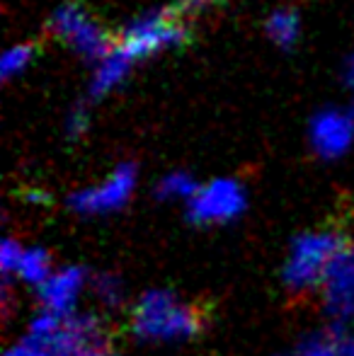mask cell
<instances>
[{"label": "cell", "instance_id": "1", "mask_svg": "<svg viewBox=\"0 0 354 356\" xmlns=\"http://www.w3.org/2000/svg\"><path fill=\"white\" fill-rule=\"evenodd\" d=\"M202 327V313L184 305L170 293H146L134 313V330L146 339H172L192 334Z\"/></svg>", "mask_w": 354, "mask_h": 356}, {"label": "cell", "instance_id": "2", "mask_svg": "<svg viewBox=\"0 0 354 356\" xmlns=\"http://www.w3.org/2000/svg\"><path fill=\"white\" fill-rule=\"evenodd\" d=\"M335 240L330 238H308L298 245L296 254H293V264L289 269V279L298 286H306L316 282L323 274V269L332 262V252H335Z\"/></svg>", "mask_w": 354, "mask_h": 356}, {"label": "cell", "instance_id": "3", "mask_svg": "<svg viewBox=\"0 0 354 356\" xmlns=\"http://www.w3.org/2000/svg\"><path fill=\"white\" fill-rule=\"evenodd\" d=\"M78 286H81V277L76 272H63L58 277L49 279L42 291V298L51 313H66L73 305Z\"/></svg>", "mask_w": 354, "mask_h": 356}, {"label": "cell", "instance_id": "4", "mask_svg": "<svg viewBox=\"0 0 354 356\" xmlns=\"http://www.w3.org/2000/svg\"><path fill=\"white\" fill-rule=\"evenodd\" d=\"M17 269L27 282H44L47 277V259L39 252H27L17 257Z\"/></svg>", "mask_w": 354, "mask_h": 356}, {"label": "cell", "instance_id": "5", "mask_svg": "<svg viewBox=\"0 0 354 356\" xmlns=\"http://www.w3.org/2000/svg\"><path fill=\"white\" fill-rule=\"evenodd\" d=\"M236 209V197H231L228 192H216V197H209L204 199V204L199 207V213L202 216H228Z\"/></svg>", "mask_w": 354, "mask_h": 356}, {"label": "cell", "instance_id": "6", "mask_svg": "<svg viewBox=\"0 0 354 356\" xmlns=\"http://www.w3.org/2000/svg\"><path fill=\"white\" fill-rule=\"evenodd\" d=\"M10 356H56L54 354V349L49 347L44 339L39 337H29L24 344H19V347H15Z\"/></svg>", "mask_w": 354, "mask_h": 356}, {"label": "cell", "instance_id": "7", "mask_svg": "<svg viewBox=\"0 0 354 356\" xmlns=\"http://www.w3.org/2000/svg\"><path fill=\"white\" fill-rule=\"evenodd\" d=\"M218 3V0H182V5L177 8V13L182 15V17H187L189 13H194V10L204 8V5H214Z\"/></svg>", "mask_w": 354, "mask_h": 356}, {"label": "cell", "instance_id": "8", "mask_svg": "<svg viewBox=\"0 0 354 356\" xmlns=\"http://www.w3.org/2000/svg\"><path fill=\"white\" fill-rule=\"evenodd\" d=\"M86 356H104L102 352H97V354H86Z\"/></svg>", "mask_w": 354, "mask_h": 356}]
</instances>
